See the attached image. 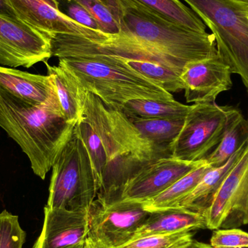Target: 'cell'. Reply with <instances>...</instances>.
Segmentation results:
<instances>
[{
    "label": "cell",
    "mask_w": 248,
    "mask_h": 248,
    "mask_svg": "<svg viewBox=\"0 0 248 248\" xmlns=\"http://www.w3.org/2000/svg\"><path fill=\"white\" fill-rule=\"evenodd\" d=\"M80 96L82 119L98 134L108 157L97 198L107 203L116 202L121 189L131 178L150 163L171 157V150L144 140L122 109L81 89Z\"/></svg>",
    "instance_id": "cell-1"
},
{
    "label": "cell",
    "mask_w": 248,
    "mask_h": 248,
    "mask_svg": "<svg viewBox=\"0 0 248 248\" xmlns=\"http://www.w3.org/2000/svg\"><path fill=\"white\" fill-rule=\"evenodd\" d=\"M60 106L32 104L0 87V127L21 148L42 179L74 132Z\"/></svg>",
    "instance_id": "cell-2"
},
{
    "label": "cell",
    "mask_w": 248,
    "mask_h": 248,
    "mask_svg": "<svg viewBox=\"0 0 248 248\" xmlns=\"http://www.w3.org/2000/svg\"><path fill=\"white\" fill-rule=\"evenodd\" d=\"M118 3L120 32L142 45L186 63L218 55L213 33L186 29L134 0Z\"/></svg>",
    "instance_id": "cell-3"
},
{
    "label": "cell",
    "mask_w": 248,
    "mask_h": 248,
    "mask_svg": "<svg viewBox=\"0 0 248 248\" xmlns=\"http://www.w3.org/2000/svg\"><path fill=\"white\" fill-rule=\"evenodd\" d=\"M81 90L90 92L104 103L122 108L135 99L172 100L171 93L130 68L124 59L103 55L59 58Z\"/></svg>",
    "instance_id": "cell-4"
},
{
    "label": "cell",
    "mask_w": 248,
    "mask_h": 248,
    "mask_svg": "<svg viewBox=\"0 0 248 248\" xmlns=\"http://www.w3.org/2000/svg\"><path fill=\"white\" fill-rule=\"evenodd\" d=\"M215 36L219 56L248 95V7L239 0H183Z\"/></svg>",
    "instance_id": "cell-5"
},
{
    "label": "cell",
    "mask_w": 248,
    "mask_h": 248,
    "mask_svg": "<svg viewBox=\"0 0 248 248\" xmlns=\"http://www.w3.org/2000/svg\"><path fill=\"white\" fill-rule=\"evenodd\" d=\"M52 169L46 206L89 211L98 188L87 149L75 129Z\"/></svg>",
    "instance_id": "cell-6"
},
{
    "label": "cell",
    "mask_w": 248,
    "mask_h": 248,
    "mask_svg": "<svg viewBox=\"0 0 248 248\" xmlns=\"http://www.w3.org/2000/svg\"><path fill=\"white\" fill-rule=\"evenodd\" d=\"M240 111L232 106L214 103L192 106L180 134L171 147V157L186 162H198L217 147L227 127Z\"/></svg>",
    "instance_id": "cell-7"
},
{
    "label": "cell",
    "mask_w": 248,
    "mask_h": 248,
    "mask_svg": "<svg viewBox=\"0 0 248 248\" xmlns=\"http://www.w3.org/2000/svg\"><path fill=\"white\" fill-rule=\"evenodd\" d=\"M150 211L136 201L103 202L97 199L88 211V235L111 248H119L132 241L145 222Z\"/></svg>",
    "instance_id": "cell-8"
},
{
    "label": "cell",
    "mask_w": 248,
    "mask_h": 248,
    "mask_svg": "<svg viewBox=\"0 0 248 248\" xmlns=\"http://www.w3.org/2000/svg\"><path fill=\"white\" fill-rule=\"evenodd\" d=\"M207 229L239 228L248 224V141L205 214Z\"/></svg>",
    "instance_id": "cell-9"
},
{
    "label": "cell",
    "mask_w": 248,
    "mask_h": 248,
    "mask_svg": "<svg viewBox=\"0 0 248 248\" xmlns=\"http://www.w3.org/2000/svg\"><path fill=\"white\" fill-rule=\"evenodd\" d=\"M51 57L48 35L17 17L0 14V65L29 68Z\"/></svg>",
    "instance_id": "cell-10"
},
{
    "label": "cell",
    "mask_w": 248,
    "mask_h": 248,
    "mask_svg": "<svg viewBox=\"0 0 248 248\" xmlns=\"http://www.w3.org/2000/svg\"><path fill=\"white\" fill-rule=\"evenodd\" d=\"M205 162L183 161L172 157L156 160L141 169L124 185L116 202L149 201Z\"/></svg>",
    "instance_id": "cell-11"
},
{
    "label": "cell",
    "mask_w": 248,
    "mask_h": 248,
    "mask_svg": "<svg viewBox=\"0 0 248 248\" xmlns=\"http://www.w3.org/2000/svg\"><path fill=\"white\" fill-rule=\"evenodd\" d=\"M17 18L39 31L49 35H78L92 41L102 42L108 33L89 29L64 16L57 0H8Z\"/></svg>",
    "instance_id": "cell-12"
},
{
    "label": "cell",
    "mask_w": 248,
    "mask_h": 248,
    "mask_svg": "<svg viewBox=\"0 0 248 248\" xmlns=\"http://www.w3.org/2000/svg\"><path fill=\"white\" fill-rule=\"evenodd\" d=\"M231 68L217 55L189 62L182 71L185 99L188 103H214L221 93L232 87Z\"/></svg>",
    "instance_id": "cell-13"
},
{
    "label": "cell",
    "mask_w": 248,
    "mask_h": 248,
    "mask_svg": "<svg viewBox=\"0 0 248 248\" xmlns=\"http://www.w3.org/2000/svg\"><path fill=\"white\" fill-rule=\"evenodd\" d=\"M40 235L32 248H83L89 231L88 211L44 208Z\"/></svg>",
    "instance_id": "cell-14"
},
{
    "label": "cell",
    "mask_w": 248,
    "mask_h": 248,
    "mask_svg": "<svg viewBox=\"0 0 248 248\" xmlns=\"http://www.w3.org/2000/svg\"><path fill=\"white\" fill-rule=\"evenodd\" d=\"M0 87L32 104L60 106L55 84L49 75L0 66Z\"/></svg>",
    "instance_id": "cell-15"
},
{
    "label": "cell",
    "mask_w": 248,
    "mask_h": 248,
    "mask_svg": "<svg viewBox=\"0 0 248 248\" xmlns=\"http://www.w3.org/2000/svg\"><path fill=\"white\" fill-rule=\"evenodd\" d=\"M207 229L205 217L182 208H170L150 211L145 222L136 232L134 239L160 234L192 232Z\"/></svg>",
    "instance_id": "cell-16"
},
{
    "label": "cell",
    "mask_w": 248,
    "mask_h": 248,
    "mask_svg": "<svg viewBox=\"0 0 248 248\" xmlns=\"http://www.w3.org/2000/svg\"><path fill=\"white\" fill-rule=\"evenodd\" d=\"M246 144L239 149L222 166L211 167L204 175L195 189L185 197L176 208H185L188 211L201 214L205 217L229 172L232 169L244 150Z\"/></svg>",
    "instance_id": "cell-17"
},
{
    "label": "cell",
    "mask_w": 248,
    "mask_h": 248,
    "mask_svg": "<svg viewBox=\"0 0 248 248\" xmlns=\"http://www.w3.org/2000/svg\"><path fill=\"white\" fill-rule=\"evenodd\" d=\"M47 75L55 84L61 113L70 123H78L82 119L83 106L80 89L74 76L61 65H50L45 62Z\"/></svg>",
    "instance_id": "cell-18"
},
{
    "label": "cell",
    "mask_w": 248,
    "mask_h": 248,
    "mask_svg": "<svg viewBox=\"0 0 248 248\" xmlns=\"http://www.w3.org/2000/svg\"><path fill=\"white\" fill-rule=\"evenodd\" d=\"M192 106L172 100L135 99L124 104L122 110L129 119H186Z\"/></svg>",
    "instance_id": "cell-19"
},
{
    "label": "cell",
    "mask_w": 248,
    "mask_h": 248,
    "mask_svg": "<svg viewBox=\"0 0 248 248\" xmlns=\"http://www.w3.org/2000/svg\"><path fill=\"white\" fill-rule=\"evenodd\" d=\"M211 168V166L205 162L195 170L176 181L157 196L143 202L144 208L150 212L156 210L176 208L178 204L195 189Z\"/></svg>",
    "instance_id": "cell-20"
},
{
    "label": "cell",
    "mask_w": 248,
    "mask_h": 248,
    "mask_svg": "<svg viewBox=\"0 0 248 248\" xmlns=\"http://www.w3.org/2000/svg\"><path fill=\"white\" fill-rule=\"evenodd\" d=\"M248 141V120L239 111L227 127L217 147L205 161L211 167L222 166Z\"/></svg>",
    "instance_id": "cell-21"
},
{
    "label": "cell",
    "mask_w": 248,
    "mask_h": 248,
    "mask_svg": "<svg viewBox=\"0 0 248 248\" xmlns=\"http://www.w3.org/2000/svg\"><path fill=\"white\" fill-rule=\"evenodd\" d=\"M130 120L144 140L159 147L169 149L180 134L185 122V119H130Z\"/></svg>",
    "instance_id": "cell-22"
},
{
    "label": "cell",
    "mask_w": 248,
    "mask_h": 248,
    "mask_svg": "<svg viewBox=\"0 0 248 248\" xmlns=\"http://www.w3.org/2000/svg\"><path fill=\"white\" fill-rule=\"evenodd\" d=\"M163 17L186 29L200 33L207 32V26L199 16L179 0H134Z\"/></svg>",
    "instance_id": "cell-23"
},
{
    "label": "cell",
    "mask_w": 248,
    "mask_h": 248,
    "mask_svg": "<svg viewBox=\"0 0 248 248\" xmlns=\"http://www.w3.org/2000/svg\"><path fill=\"white\" fill-rule=\"evenodd\" d=\"M125 62L130 68L168 93L171 94L179 93L185 89L181 77L182 72L177 70L150 61H125Z\"/></svg>",
    "instance_id": "cell-24"
},
{
    "label": "cell",
    "mask_w": 248,
    "mask_h": 248,
    "mask_svg": "<svg viewBox=\"0 0 248 248\" xmlns=\"http://www.w3.org/2000/svg\"><path fill=\"white\" fill-rule=\"evenodd\" d=\"M74 129L87 149L99 192L108 162L107 152L101 139L88 122L81 119L76 124Z\"/></svg>",
    "instance_id": "cell-25"
},
{
    "label": "cell",
    "mask_w": 248,
    "mask_h": 248,
    "mask_svg": "<svg viewBox=\"0 0 248 248\" xmlns=\"http://www.w3.org/2000/svg\"><path fill=\"white\" fill-rule=\"evenodd\" d=\"M192 232L147 236L136 239L119 248H182L193 240Z\"/></svg>",
    "instance_id": "cell-26"
},
{
    "label": "cell",
    "mask_w": 248,
    "mask_h": 248,
    "mask_svg": "<svg viewBox=\"0 0 248 248\" xmlns=\"http://www.w3.org/2000/svg\"><path fill=\"white\" fill-rule=\"evenodd\" d=\"M26 233L19 217L4 210L0 213V248H23Z\"/></svg>",
    "instance_id": "cell-27"
},
{
    "label": "cell",
    "mask_w": 248,
    "mask_h": 248,
    "mask_svg": "<svg viewBox=\"0 0 248 248\" xmlns=\"http://www.w3.org/2000/svg\"><path fill=\"white\" fill-rule=\"evenodd\" d=\"M85 8L98 22L102 31L108 34L121 31L120 23L111 11L100 0H75Z\"/></svg>",
    "instance_id": "cell-28"
},
{
    "label": "cell",
    "mask_w": 248,
    "mask_h": 248,
    "mask_svg": "<svg viewBox=\"0 0 248 248\" xmlns=\"http://www.w3.org/2000/svg\"><path fill=\"white\" fill-rule=\"evenodd\" d=\"M57 1L60 12L64 16L89 29L103 32L98 22L75 0H57Z\"/></svg>",
    "instance_id": "cell-29"
},
{
    "label": "cell",
    "mask_w": 248,
    "mask_h": 248,
    "mask_svg": "<svg viewBox=\"0 0 248 248\" xmlns=\"http://www.w3.org/2000/svg\"><path fill=\"white\" fill-rule=\"evenodd\" d=\"M211 238L213 248H248V233L238 228L214 230Z\"/></svg>",
    "instance_id": "cell-30"
},
{
    "label": "cell",
    "mask_w": 248,
    "mask_h": 248,
    "mask_svg": "<svg viewBox=\"0 0 248 248\" xmlns=\"http://www.w3.org/2000/svg\"><path fill=\"white\" fill-rule=\"evenodd\" d=\"M0 14L8 17H17L8 0H0Z\"/></svg>",
    "instance_id": "cell-31"
},
{
    "label": "cell",
    "mask_w": 248,
    "mask_h": 248,
    "mask_svg": "<svg viewBox=\"0 0 248 248\" xmlns=\"http://www.w3.org/2000/svg\"><path fill=\"white\" fill-rule=\"evenodd\" d=\"M100 1L113 13V14L116 16V18L119 22L120 9H119L118 0H100Z\"/></svg>",
    "instance_id": "cell-32"
},
{
    "label": "cell",
    "mask_w": 248,
    "mask_h": 248,
    "mask_svg": "<svg viewBox=\"0 0 248 248\" xmlns=\"http://www.w3.org/2000/svg\"><path fill=\"white\" fill-rule=\"evenodd\" d=\"M83 248H111L102 243L100 240L93 238L90 236H87V240L84 243Z\"/></svg>",
    "instance_id": "cell-33"
},
{
    "label": "cell",
    "mask_w": 248,
    "mask_h": 248,
    "mask_svg": "<svg viewBox=\"0 0 248 248\" xmlns=\"http://www.w3.org/2000/svg\"><path fill=\"white\" fill-rule=\"evenodd\" d=\"M182 248H213L211 245L206 244V243H201V242L193 240L189 245Z\"/></svg>",
    "instance_id": "cell-34"
},
{
    "label": "cell",
    "mask_w": 248,
    "mask_h": 248,
    "mask_svg": "<svg viewBox=\"0 0 248 248\" xmlns=\"http://www.w3.org/2000/svg\"><path fill=\"white\" fill-rule=\"evenodd\" d=\"M239 1H241V2L244 3L246 5H247L248 7V0H239Z\"/></svg>",
    "instance_id": "cell-35"
}]
</instances>
